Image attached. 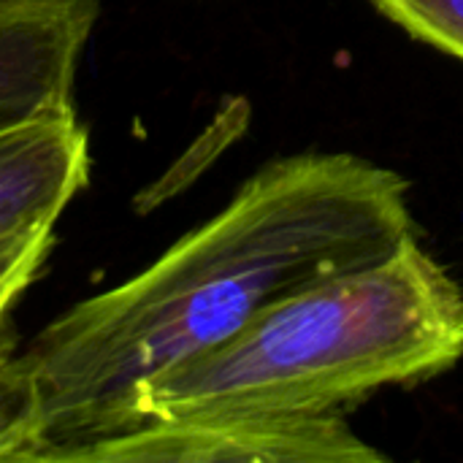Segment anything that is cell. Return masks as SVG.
<instances>
[{
    "label": "cell",
    "instance_id": "obj_7",
    "mask_svg": "<svg viewBox=\"0 0 463 463\" xmlns=\"http://www.w3.org/2000/svg\"><path fill=\"white\" fill-rule=\"evenodd\" d=\"M412 38L463 60V0H369Z\"/></svg>",
    "mask_w": 463,
    "mask_h": 463
},
{
    "label": "cell",
    "instance_id": "obj_6",
    "mask_svg": "<svg viewBox=\"0 0 463 463\" xmlns=\"http://www.w3.org/2000/svg\"><path fill=\"white\" fill-rule=\"evenodd\" d=\"M57 225H38L0 241V347L8 339V320L33 282L43 274L57 244Z\"/></svg>",
    "mask_w": 463,
    "mask_h": 463
},
{
    "label": "cell",
    "instance_id": "obj_1",
    "mask_svg": "<svg viewBox=\"0 0 463 463\" xmlns=\"http://www.w3.org/2000/svg\"><path fill=\"white\" fill-rule=\"evenodd\" d=\"M418 236L410 184L347 152L258 168L130 279L0 347V461L81 463L130 429L136 393L274 304Z\"/></svg>",
    "mask_w": 463,
    "mask_h": 463
},
{
    "label": "cell",
    "instance_id": "obj_5",
    "mask_svg": "<svg viewBox=\"0 0 463 463\" xmlns=\"http://www.w3.org/2000/svg\"><path fill=\"white\" fill-rule=\"evenodd\" d=\"M90 130L76 109L0 133V241L57 225L90 182Z\"/></svg>",
    "mask_w": 463,
    "mask_h": 463
},
{
    "label": "cell",
    "instance_id": "obj_3",
    "mask_svg": "<svg viewBox=\"0 0 463 463\" xmlns=\"http://www.w3.org/2000/svg\"><path fill=\"white\" fill-rule=\"evenodd\" d=\"M383 463L339 412L203 415L144 423L84 453L81 463Z\"/></svg>",
    "mask_w": 463,
    "mask_h": 463
},
{
    "label": "cell",
    "instance_id": "obj_2",
    "mask_svg": "<svg viewBox=\"0 0 463 463\" xmlns=\"http://www.w3.org/2000/svg\"><path fill=\"white\" fill-rule=\"evenodd\" d=\"M463 361V285L418 236L274 304L146 383L130 429L203 415H328Z\"/></svg>",
    "mask_w": 463,
    "mask_h": 463
},
{
    "label": "cell",
    "instance_id": "obj_4",
    "mask_svg": "<svg viewBox=\"0 0 463 463\" xmlns=\"http://www.w3.org/2000/svg\"><path fill=\"white\" fill-rule=\"evenodd\" d=\"M100 0H0V133L73 106Z\"/></svg>",
    "mask_w": 463,
    "mask_h": 463
}]
</instances>
